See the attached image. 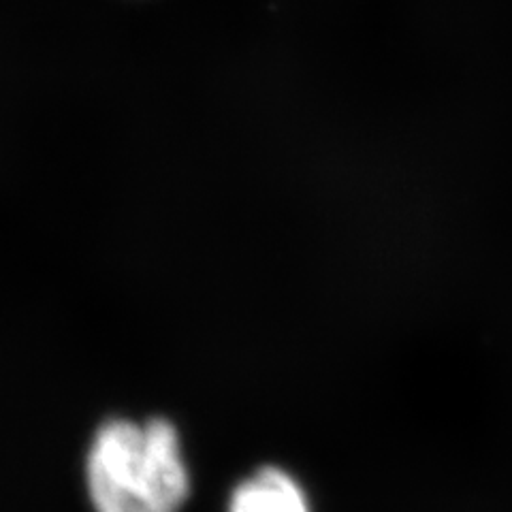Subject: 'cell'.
I'll use <instances>...</instances> for the list:
<instances>
[{
    "label": "cell",
    "instance_id": "obj_2",
    "mask_svg": "<svg viewBox=\"0 0 512 512\" xmlns=\"http://www.w3.org/2000/svg\"><path fill=\"white\" fill-rule=\"evenodd\" d=\"M229 512H314L310 495L282 468L265 466L237 485Z\"/></svg>",
    "mask_w": 512,
    "mask_h": 512
},
{
    "label": "cell",
    "instance_id": "obj_1",
    "mask_svg": "<svg viewBox=\"0 0 512 512\" xmlns=\"http://www.w3.org/2000/svg\"><path fill=\"white\" fill-rule=\"evenodd\" d=\"M88 489L96 512H178L188 495L178 431L165 419L105 423L88 455Z\"/></svg>",
    "mask_w": 512,
    "mask_h": 512
}]
</instances>
